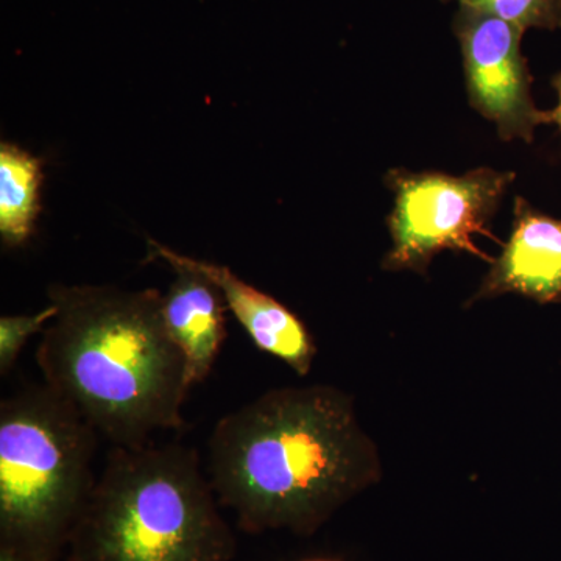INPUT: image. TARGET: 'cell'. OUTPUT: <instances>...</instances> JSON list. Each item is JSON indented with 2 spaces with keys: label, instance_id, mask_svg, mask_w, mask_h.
I'll return each mask as SVG.
<instances>
[{
  "label": "cell",
  "instance_id": "7c38bea8",
  "mask_svg": "<svg viewBox=\"0 0 561 561\" xmlns=\"http://www.w3.org/2000/svg\"><path fill=\"white\" fill-rule=\"evenodd\" d=\"M57 313L51 302L32 316H3L0 319V375L7 376L16 364L32 335L46 330Z\"/></svg>",
  "mask_w": 561,
  "mask_h": 561
},
{
  "label": "cell",
  "instance_id": "ba28073f",
  "mask_svg": "<svg viewBox=\"0 0 561 561\" xmlns=\"http://www.w3.org/2000/svg\"><path fill=\"white\" fill-rule=\"evenodd\" d=\"M505 294L540 305L561 302V219L535 209L526 198L513 205L512 234L490 262L481 286L465 308Z\"/></svg>",
  "mask_w": 561,
  "mask_h": 561
},
{
  "label": "cell",
  "instance_id": "9c48e42d",
  "mask_svg": "<svg viewBox=\"0 0 561 561\" xmlns=\"http://www.w3.org/2000/svg\"><path fill=\"white\" fill-rule=\"evenodd\" d=\"M175 279L162 297V317L173 342L183 351L191 386L205 382L227 339L228 306L220 290L202 273L172 265Z\"/></svg>",
  "mask_w": 561,
  "mask_h": 561
},
{
  "label": "cell",
  "instance_id": "3957f363",
  "mask_svg": "<svg viewBox=\"0 0 561 561\" xmlns=\"http://www.w3.org/2000/svg\"><path fill=\"white\" fill-rule=\"evenodd\" d=\"M197 449L113 446L68 561H231L238 542Z\"/></svg>",
  "mask_w": 561,
  "mask_h": 561
},
{
  "label": "cell",
  "instance_id": "9a60e30c",
  "mask_svg": "<svg viewBox=\"0 0 561 561\" xmlns=\"http://www.w3.org/2000/svg\"><path fill=\"white\" fill-rule=\"evenodd\" d=\"M306 561H337V560H323V559H319V560H306Z\"/></svg>",
  "mask_w": 561,
  "mask_h": 561
},
{
  "label": "cell",
  "instance_id": "5bb4252c",
  "mask_svg": "<svg viewBox=\"0 0 561 561\" xmlns=\"http://www.w3.org/2000/svg\"><path fill=\"white\" fill-rule=\"evenodd\" d=\"M0 561H36L32 557L25 556L16 549L0 546Z\"/></svg>",
  "mask_w": 561,
  "mask_h": 561
},
{
  "label": "cell",
  "instance_id": "8fae6325",
  "mask_svg": "<svg viewBox=\"0 0 561 561\" xmlns=\"http://www.w3.org/2000/svg\"><path fill=\"white\" fill-rule=\"evenodd\" d=\"M453 2V0H442ZM461 7L482 11L523 28L561 31V0H456Z\"/></svg>",
  "mask_w": 561,
  "mask_h": 561
},
{
  "label": "cell",
  "instance_id": "277c9868",
  "mask_svg": "<svg viewBox=\"0 0 561 561\" xmlns=\"http://www.w3.org/2000/svg\"><path fill=\"white\" fill-rule=\"evenodd\" d=\"M99 432L46 383L0 402V546L60 561L90 501Z\"/></svg>",
  "mask_w": 561,
  "mask_h": 561
},
{
  "label": "cell",
  "instance_id": "6da1fadb",
  "mask_svg": "<svg viewBox=\"0 0 561 561\" xmlns=\"http://www.w3.org/2000/svg\"><path fill=\"white\" fill-rule=\"evenodd\" d=\"M217 501L250 535L312 537L382 479L354 398L334 386L279 387L221 416L208 440Z\"/></svg>",
  "mask_w": 561,
  "mask_h": 561
},
{
  "label": "cell",
  "instance_id": "5b68a950",
  "mask_svg": "<svg viewBox=\"0 0 561 561\" xmlns=\"http://www.w3.org/2000/svg\"><path fill=\"white\" fill-rule=\"evenodd\" d=\"M515 179V172L490 168L461 176L391 169L383 179L393 191L394 206L387 217L391 247L381 262L382 271L426 276L432 260L446 250L493 261L472 238L481 234L501 243L490 224Z\"/></svg>",
  "mask_w": 561,
  "mask_h": 561
},
{
  "label": "cell",
  "instance_id": "4fadbf2b",
  "mask_svg": "<svg viewBox=\"0 0 561 561\" xmlns=\"http://www.w3.org/2000/svg\"><path fill=\"white\" fill-rule=\"evenodd\" d=\"M551 84L557 95H559V103H557L556 108L548 111L549 124L557 125L561 135V72L553 76Z\"/></svg>",
  "mask_w": 561,
  "mask_h": 561
},
{
  "label": "cell",
  "instance_id": "30bf717a",
  "mask_svg": "<svg viewBox=\"0 0 561 561\" xmlns=\"http://www.w3.org/2000/svg\"><path fill=\"white\" fill-rule=\"evenodd\" d=\"M43 161L14 146L0 144V236L9 247L31 238L39 214Z\"/></svg>",
  "mask_w": 561,
  "mask_h": 561
},
{
  "label": "cell",
  "instance_id": "52a82bcc",
  "mask_svg": "<svg viewBox=\"0 0 561 561\" xmlns=\"http://www.w3.org/2000/svg\"><path fill=\"white\" fill-rule=\"evenodd\" d=\"M149 251L151 257L168 262L171 267L183 265L202 273L220 290L228 311L241 323L257 348L289 365L301 378L311 373L317 356L311 331L283 302L250 286L225 265L176 253L153 239H149Z\"/></svg>",
  "mask_w": 561,
  "mask_h": 561
},
{
  "label": "cell",
  "instance_id": "8992f818",
  "mask_svg": "<svg viewBox=\"0 0 561 561\" xmlns=\"http://www.w3.org/2000/svg\"><path fill=\"white\" fill-rule=\"evenodd\" d=\"M453 31L460 44L471 108L496 125L502 140L530 144L535 130L549 124L531 98L529 66L523 55V28L459 5Z\"/></svg>",
  "mask_w": 561,
  "mask_h": 561
},
{
  "label": "cell",
  "instance_id": "7a4b0ae2",
  "mask_svg": "<svg viewBox=\"0 0 561 561\" xmlns=\"http://www.w3.org/2000/svg\"><path fill=\"white\" fill-rule=\"evenodd\" d=\"M162 297L113 286L49 289L57 313L36 350L43 382L113 446L149 445L157 432L184 426L192 386Z\"/></svg>",
  "mask_w": 561,
  "mask_h": 561
}]
</instances>
